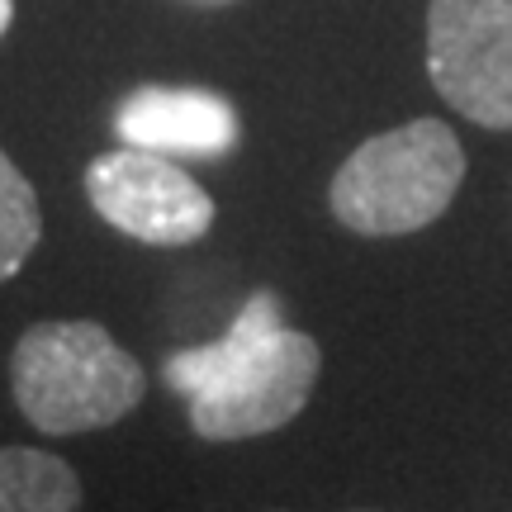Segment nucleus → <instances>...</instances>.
<instances>
[{
  "label": "nucleus",
  "instance_id": "obj_9",
  "mask_svg": "<svg viewBox=\"0 0 512 512\" xmlns=\"http://www.w3.org/2000/svg\"><path fill=\"white\" fill-rule=\"evenodd\" d=\"M10 19H15V0H0V34L10 29Z\"/></svg>",
  "mask_w": 512,
  "mask_h": 512
},
{
  "label": "nucleus",
  "instance_id": "obj_5",
  "mask_svg": "<svg viewBox=\"0 0 512 512\" xmlns=\"http://www.w3.org/2000/svg\"><path fill=\"white\" fill-rule=\"evenodd\" d=\"M95 214L147 247H185L214 228V200L166 152L119 147L86 166Z\"/></svg>",
  "mask_w": 512,
  "mask_h": 512
},
{
  "label": "nucleus",
  "instance_id": "obj_8",
  "mask_svg": "<svg viewBox=\"0 0 512 512\" xmlns=\"http://www.w3.org/2000/svg\"><path fill=\"white\" fill-rule=\"evenodd\" d=\"M38 238H43V209H38L34 185L0 152V285L24 271Z\"/></svg>",
  "mask_w": 512,
  "mask_h": 512
},
{
  "label": "nucleus",
  "instance_id": "obj_6",
  "mask_svg": "<svg viewBox=\"0 0 512 512\" xmlns=\"http://www.w3.org/2000/svg\"><path fill=\"white\" fill-rule=\"evenodd\" d=\"M114 133L128 147H147L166 157H223L238 143V114L214 91L143 86L119 105Z\"/></svg>",
  "mask_w": 512,
  "mask_h": 512
},
{
  "label": "nucleus",
  "instance_id": "obj_3",
  "mask_svg": "<svg viewBox=\"0 0 512 512\" xmlns=\"http://www.w3.org/2000/svg\"><path fill=\"white\" fill-rule=\"evenodd\" d=\"M465 181V147L441 119L375 133L332 176V214L351 233L403 238L437 223Z\"/></svg>",
  "mask_w": 512,
  "mask_h": 512
},
{
  "label": "nucleus",
  "instance_id": "obj_7",
  "mask_svg": "<svg viewBox=\"0 0 512 512\" xmlns=\"http://www.w3.org/2000/svg\"><path fill=\"white\" fill-rule=\"evenodd\" d=\"M0 512H81V479L38 446H0Z\"/></svg>",
  "mask_w": 512,
  "mask_h": 512
},
{
  "label": "nucleus",
  "instance_id": "obj_1",
  "mask_svg": "<svg viewBox=\"0 0 512 512\" xmlns=\"http://www.w3.org/2000/svg\"><path fill=\"white\" fill-rule=\"evenodd\" d=\"M318 370V342L285 328L280 299L261 290L219 342L176 351L166 361V384L190 399V427L204 441H242L299 418Z\"/></svg>",
  "mask_w": 512,
  "mask_h": 512
},
{
  "label": "nucleus",
  "instance_id": "obj_4",
  "mask_svg": "<svg viewBox=\"0 0 512 512\" xmlns=\"http://www.w3.org/2000/svg\"><path fill=\"white\" fill-rule=\"evenodd\" d=\"M427 76L470 124L512 128V0H432Z\"/></svg>",
  "mask_w": 512,
  "mask_h": 512
},
{
  "label": "nucleus",
  "instance_id": "obj_2",
  "mask_svg": "<svg viewBox=\"0 0 512 512\" xmlns=\"http://www.w3.org/2000/svg\"><path fill=\"white\" fill-rule=\"evenodd\" d=\"M19 413L48 437H76L128 418L143 399V366L86 318L34 323L10 361Z\"/></svg>",
  "mask_w": 512,
  "mask_h": 512
}]
</instances>
